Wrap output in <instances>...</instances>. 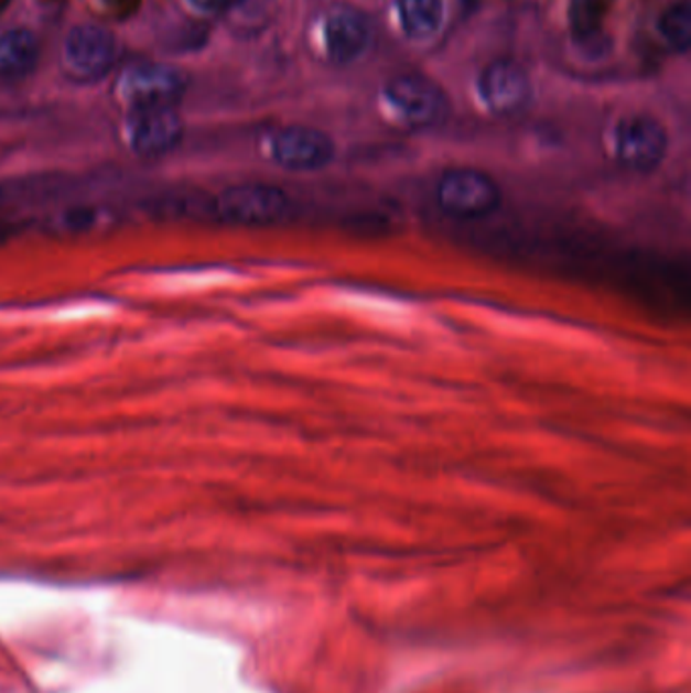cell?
I'll return each mask as SVG.
<instances>
[{"label":"cell","instance_id":"obj_3","mask_svg":"<svg viewBox=\"0 0 691 693\" xmlns=\"http://www.w3.org/2000/svg\"><path fill=\"white\" fill-rule=\"evenodd\" d=\"M436 202L454 219H485L501 207L499 183L478 169H451L439 181Z\"/></svg>","mask_w":691,"mask_h":693},{"label":"cell","instance_id":"obj_11","mask_svg":"<svg viewBox=\"0 0 691 693\" xmlns=\"http://www.w3.org/2000/svg\"><path fill=\"white\" fill-rule=\"evenodd\" d=\"M41 45L25 26L0 29V79L21 82L37 69Z\"/></svg>","mask_w":691,"mask_h":693},{"label":"cell","instance_id":"obj_2","mask_svg":"<svg viewBox=\"0 0 691 693\" xmlns=\"http://www.w3.org/2000/svg\"><path fill=\"white\" fill-rule=\"evenodd\" d=\"M188 76L173 65L137 64L118 76L114 94L128 110L176 108L185 98Z\"/></svg>","mask_w":691,"mask_h":693},{"label":"cell","instance_id":"obj_13","mask_svg":"<svg viewBox=\"0 0 691 693\" xmlns=\"http://www.w3.org/2000/svg\"><path fill=\"white\" fill-rule=\"evenodd\" d=\"M608 11L611 0H570L568 21L574 37L582 43H592L601 35Z\"/></svg>","mask_w":691,"mask_h":693},{"label":"cell","instance_id":"obj_15","mask_svg":"<svg viewBox=\"0 0 691 693\" xmlns=\"http://www.w3.org/2000/svg\"><path fill=\"white\" fill-rule=\"evenodd\" d=\"M100 13L108 14L112 19H128L137 13L142 0H91Z\"/></svg>","mask_w":691,"mask_h":693},{"label":"cell","instance_id":"obj_4","mask_svg":"<svg viewBox=\"0 0 691 693\" xmlns=\"http://www.w3.org/2000/svg\"><path fill=\"white\" fill-rule=\"evenodd\" d=\"M214 212L231 226H274L289 214L290 197L287 191L266 183L234 185L215 197Z\"/></svg>","mask_w":691,"mask_h":693},{"label":"cell","instance_id":"obj_16","mask_svg":"<svg viewBox=\"0 0 691 693\" xmlns=\"http://www.w3.org/2000/svg\"><path fill=\"white\" fill-rule=\"evenodd\" d=\"M183 2L197 14L229 13L244 4V0H183Z\"/></svg>","mask_w":691,"mask_h":693},{"label":"cell","instance_id":"obj_17","mask_svg":"<svg viewBox=\"0 0 691 693\" xmlns=\"http://www.w3.org/2000/svg\"><path fill=\"white\" fill-rule=\"evenodd\" d=\"M11 4H13V0H0V14L4 13Z\"/></svg>","mask_w":691,"mask_h":693},{"label":"cell","instance_id":"obj_12","mask_svg":"<svg viewBox=\"0 0 691 693\" xmlns=\"http://www.w3.org/2000/svg\"><path fill=\"white\" fill-rule=\"evenodd\" d=\"M444 19L442 0H400V23L403 33L415 41L430 39Z\"/></svg>","mask_w":691,"mask_h":693},{"label":"cell","instance_id":"obj_7","mask_svg":"<svg viewBox=\"0 0 691 693\" xmlns=\"http://www.w3.org/2000/svg\"><path fill=\"white\" fill-rule=\"evenodd\" d=\"M386 100L400 113L403 122L414 128L439 127L451 112V101L444 89L422 76L393 77L386 86Z\"/></svg>","mask_w":691,"mask_h":693},{"label":"cell","instance_id":"obj_10","mask_svg":"<svg viewBox=\"0 0 691 693\" xmlns=\"http://www.w3.org/2000/svg\"><path fill=\"white\" fill-rule=\"evenodd\" d=\"M369 41V23L364 13L352 7H339L328 14L325 23V45L335 64L355 62Z\"/></svg>","mask_w":691,"mask_h":693},{"label":"cell","instance_id":"obj_14","mask_svg":"<svg viewBox=\"0 0 691 693\" xmlns=\"http://www.w3.org/2000/svg\"><path fill=\"white\" fill-rule=\"evenodd\" d=\"M659 35L671 50L688 51L691 45L690 0H679L671 4L659 19Z\"/></svg>","mask_w":691,"mask_h":693},{"label":"cell","instance_id":"obj_8","mask_svg":"<svg viewBox=\"0 0 691 693\" xmlns=\"http://www.w3.org/2000/svg\"><path fill=\"white\" fill-rule=\"evenodd\" d=\"M270 154L287 171H318L335 159V142L316 128H282L270 140Z\"/></svg>","mask_w":691,"mask_h":693},{"label":"cell","instance_id":"obj_5","mask_svg":"<svg viewBox=\"0 0 691 693\" xmlns=\"http://www.w3.org/2000/svg\"><path fill=\"white\" fill-rule=\"evenodd\" d=\"M185 134L176 108L128 110L122 122L126 149L140 159H159L175 151Z\"/></svg>","mask_w":691,"mask_h":693},{"label":"cell","instance_id":"obj_1","mask_svg":"<svg viewBox=\"0 0 691 693\" xmlns=\"http://www.w3.org/2000/svg\"><path fill=\"white\" fill-rule=\"evenodd\" d=\"M118 55L120 45L110 29L82 23L63 39L60 67L69 82L96 84L112 74Z\"/></svg>","mask_w":691,"mask_h":693},{"label":"cell","instance_id":"obj_9","mask_svg":"<svg viewBox=\"0 0 691 693\" xmlns=\"http://www.w3.org/2000/svg\"><path fill=\"white\" fill-rule=\"evenodd\" d=\"M478 91L490 112L514 116L531 100V82L521 65L511 59H497L483 69Z\"/></svg>","mask_w":691,"mask_h":693},{"label":"cell","instance_id":"obj_6","mask_svg":"<svg viewBox=\"0 0 691 693\" xmlns=\"http://www.w3.org/2000/svg\"><path fill=\"white\" fill-rule=\"evenodd\" d=\"M669 149L667 130L657 118L635 113L616 128L615 152L618 163L633 173H654Z\"/></svg>","mask_w":691,"mask_h":693}]
</instances>
